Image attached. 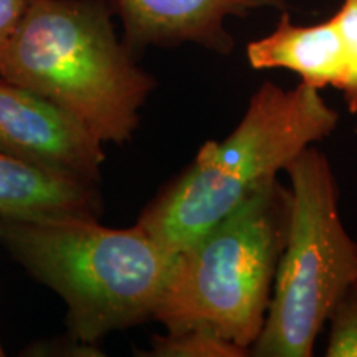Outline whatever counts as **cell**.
Returning a JSON list of instances; mask_svg holds the SVG:
<instances>
[{
    "instance_id": "obj_1",
    "label": "cell",
    "mask_w": 357,
    "mask_h": 357,
    "mask_svg": "<svg viewBox=\"0 0 357 357\" xmlns=\"http://www.w3.org/2000/svg\"><path fill=\"white\" fill-rule=\"evenodd\" d=\"M108 0H30L0 78L53 102L101 144H124L155 79L119 40Z\"/></svg>"
},
{
    "instance_id": "obj_2",
    "label": "cell",
    "mask_w": 357,
    "mask_h": 357,
    "mask_svg": "<svg viewBox=\"0 0 357 357\" xmlns=\"http://www.w3.org/2000/svg\"><path fill=\"white\" fill-rule=\"evenodd\" d=\"M0 242L65 301L68 339L89 349L154 319L177 257L141 227L93 217L0 220Z\"/></svg>"
},
{
    "instance_id": "obj_3",
    "label": "cell",
    "mask_w": 357,
    "mask_h": 357,
    "mask_svg": "<svg viewBox=\"0 0 357 357\" xmlns=\"http://www.w3.org/2000/svg\"><path fill=\"white\" fill-rule=\"evenodd\" d=\"M339 114L319 89L265 82L242 121L223 141H207L177 178L141 212L136 225L178 253L278 178L306 147L337 128Z\"/></svg>"
},
{
    "instance_id": "obj_4",
    "label": "cell",
    "mask_w": 357,
    "mask_h": 357,
    "mask_svg": "<svg viewBox=\"0 0 357 357\" xmlns=\"http://www.w3.org/2000/svg\"><path fill=\"white\" fill-rule=\"evenodd\" d=\"M289 218L278 178L177 253L154 319L167 333L205 329L250 351L260 336Z\"/></svg>"
},
{
    "instance_id": "obj_5",
    "label": "cell",
    "mask_w": 357,
    "mask_h": 357,
    "mask_svg": "<svg viewBox=\"0 0 357 357\" xmlns=\"http://www.w3.org/2000/svg\"><path fill=\"white\" fill-rule=\"evenodd\" d=\"M289 218L257 357H310L323 326L357 278V243L339 215L329 160L306 147L288 164Z\"/></svg>"
},
{
    "instance_id": "obj_6",
    "label": "cell",
    "mask_w": 357,
    "mask_h": 357,
    "mask_svg": "<svg viewBox=\"0 0 357 357\" xmlns=\"http://www.w3.org/2000/svg\"><path fill=\"white\" fill-rule=\"evenodd\" d=\"M0 153L98 182L105 151L83 124L30 89L0 78Z\"/></svg>"
},
{
    "instance_id": "obj_7",
    "label": "cell",
    "mask_w": 357,
    "mask_h": 357,
    "mask_svg": "<svg viewBox=\"0 0 357 357\" xmlns=\"http://www.w3.org/2000/svg\"><path fill=\"white\" fill-rule=\"evenodd\" d=\"M123 22L124 43L137 53L146 48H176L194 43L229 55L235 42L225 26L229 17H247L260 8L287 7L288 0H108Z\"/></svg>"
},
{
    "instance_id": "obj_8",
    "label": "cell",
    "mask_w": 357,
    "mask_h": 357,
    "mask_svg": "<svg viewBox=\"0 0 357 357\" xmlns=\"http://www.w3.org/2000/svg\"><path fill=\"white\" fill-rule=\"evenodd\" d=\"M98 182L0 153V220H42L102 213Z\"/></svg>"
},
{
    "instance_id": "obj_9",
    "label": "cell",
    "mask_w": 357,
    "mask_h": 357,
    "mask_svg": "<svg viewBox=\"0 0 357 357\" xmlns=\"http://www.w3.org/2000/svg\"><path fill=\"white\" fill-rule=\"evenodd\" d=\"M248 63L255 70H288L307 86L342 88L344 55L333 20L314 25H296L283 13L276 29L247 47Z\"/></svg>"
},
{
    "instance_id": "obj_10",
    "label": "cell",
    "mask_w": 357,
    "mask_h": 357,
    "mask_svg": "<svg viewBox=\"0 0 357 357\" xmlns=\"http://www.w3.org/2000/svg\"><path fill=\"white\" fill-rule=\"evenodd\" d=\"M147 357H245L250 351L205 329L154 336Z\"/></svg>"
},
{
    "instance_id": "obj_11",
    "label": "cell",
    "mask_w": 357,
    "mask_h": 357,
    "mask_svg": "<svg viewBox=\"0 0 357 357\" xmlns=\"http://www.w3.org/2000/svg\"><path fill=\"white\" fill-rule=\"evenodd\" d=\"M328 357H357V278L339 298L329 316Z\"/></svg>"
},
{
    "instance_id": "obj_12",
    "label": "cell",
    "mask_w": 357,
    "mask_h": 357,
    "mask_svg": "<svg viewBox=\"0 0 357 357\" xmlns=\"http://www.w3.org/2000/svg\"><path fill=\"white\" fill-rule=\"evenodd\" d=\"M342 43L344 55V93L347 109L357 113V0H344L337 12L331 17Z\"/></svg>"
},
{
    "instance_id": "obj_13",
    "label": "cell",
    "mask_w": 357,
    "mask_h": 357,
    "mask_svg": "<svg viewBox=\"0 0 357 357\" xmlns=\"http://www.w3.org/2000/svg\"><path fill=\"white\" fill-rule=\"evenodd\" d=\"M30 0H0V56L6 52Z\"/></svg>"
},
{
    "instance_id": "obj_14",
    "label": "cell",
    "mask_w": 357,
    "mask_h": 357,
    "mask_svg": "<svg viewBox=\"0 0 357 357\" xmlns=\"http://www.w3.org/2000/svg\"><path fill=\"white\" fill-rule=\"evenodd\" d=\"M3 354H6V352H3V347L0 344V357H3Z\"/></svg>"
}]
</instances>
